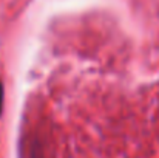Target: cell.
Here are the masks:
<instances>
[{"mask_svg": "<svg viewBox=\"0 0 159 158\" xmlns=\"http://www.w3.org/2000/svg\"><path fill=\"white\" fill-rule=\"evenodd\" d=\"M2 105H3V87L0 82V112H2Z\"/></svg>", "mask_w": 159, "mask_h": 158, "instance_id": "6da1fadb", "label": "cell"}]
</instances>
